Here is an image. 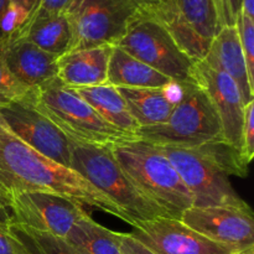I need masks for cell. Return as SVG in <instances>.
<instances>
[{
    "label": "cell",
    "instance_id": "obj_1",
    "mask_svg": "<svg viewBox=\"0 0 254 254\" xmlns=\"http://www.w3.org/2000/svg\"><path fill=\"white\" fill-rule=\"evenodd\" d=\"M24 191L60 193L84 207L111 213L127 222L113 201L76 171L55 163L24 143L0 117V210L9 213L11 198Z\"/></svg>",
    "mask_w": 254,
    "mask_h": 254
},
{
    "label": "cell",
    "instance_id": "obj_2",
    "mask_svg": "<svg viewBox=\"0 0 254 254\" xmlns=\"http://www.w3.org/2000/svg\"><path fill=\"white\" fill-rule=\"evenodd\" d=\"M69 169L113 201L126 216L127 223L131 226L135 221L173 218L136 188L113 156L111 145H93L69 139Z\"/></svg>",
    "mask_w": 254,
    "mask_h": 254
},
{
    "label": "cell",
    "instance_id": "obj_3",
    "mask_svg": "<svg viewBox=\"0 0 254 254\" xmlns=\"http://www.w3.org/2000/svg\"><path fill=\"white\" fill-rule=\"evenodd\" d=\"M111 150L136 188L170 217L180 220L181 213L192 207L190 190L160 146L134 139L113 144Z\"/></svg>",
    "mask_w": 254,
    "mask_h": 254
},
{
    "label": "cell",
    "instance_id": "obj_4",
    "mask_svg": "<svg viewBox=\"0 0 254 254\" xmlns=\"http://www.w3.org/2000/svg\"><path fill=\"white\" fill-rule=\"evenodd\" d=\"M25 99L71 140L108 146L138 139L107 123L73 88L57 77L31 89Z\"/></svg>",
    "mask_w": 254,
    "mask_h": 254
},
{
    "label": "cell",
    "instance_id": "obj_5",
    "mask_svg": "<svg viewBox=\"0 0 254 254\" xmlns=\"http://www.w3.org/2000/svg\"><path fill=\"white\" fill-rule=\"evenodd\" d=\"M179 101L169 118L158 126L139 128L136 138L160 146L195 148L225 141L220 117L195 81L180 83Z\"/></svg>",
    "mask_w": 254,
    "mask_h": 254
},
{
    "label": "cell",
    "instance_id": "obj_6",
    "mask_svg": "<svg viewBox=\"0 0 254 254\" xmlns=\"http://www.w3.org/2000/svg\"><path fill=\"white\" fill-rule=\"evenodd\" d=\"M141 9L168 30L193 62L205 59L211 41L220 31L212 0H144Z\"/></svg>",
    "mask_w": 254,
    "mask_h": 254
},
{
    "label": "cell",
    "instance_id": "obj_7",
    "mask_svg": "<svg viewBox=\"0 0 254 254\" xmlns=\"http://www.w3.org/2000/svg\"><path fill=\"white\" fill-rule=\"evenodd\" d=\"M144 0H72L66 15L72 29L69 51L116 46L141 11ZM68 51V52H69Z\"/></svg>",
    "mask_w": 254,
    "mask_h": 254
},
{
    "label": "cell",
    "instance_id": "obj_8",
    "mask_svg": "<svg viewBox=\"0 0 254 254\" xmlns=\"http://www.w3.org/2000/svg\"><path fill=\"white\" fill-rule=\"evenodd\" d=\"M116 46L168 76L175 83L193 81L195 62L179 47L168 30L143 9Z\"/></svg>",
    "mask_w": 254,
    "mask_h": 254
},
{
    "label": "cell",
    "instance_id": "obj_9",
    "mask_svg": "<svg viewBox=\"0 0 254 254\" xmlns=\"http://www.w3.org/2000/svg\"><path fill=\"white\" fill-rule=\"evenodd\" d=\"M160 148L190 190L193 206L206 207L237 205L245 201L236 192L227 174L203 151L201 146Z\"/></svg>",
    "mask_w": 254,
    "mask_h": 254
},
{
    "label": "cell",
    "instance_id": "obj_10",
    "mask_svg": "<svg viewBox=\"0 0 254 254\" xmlns=\"http://www.w3.org/2000/svg\"><path fill=\"white\" fill-rule=\"evenodd\" d=\"M10 223L66 237L72 226L87 213L71 197L46 191L16 193L9 205Z\"/></svg>",
    "mask_w": 254,
    "mask_h": 254
},
{
    "label": "cell",
    "instance_id": "obj_11",
    "mask_svg": "<svg viewBox=\"0 0 254 254\" xmlns=\"http://www.w3.org/2000/svg\"><path fill=\"white\" fill-rule=\"evenodd\" d=\"M180 221L213 242L238 251L254 247L253 211L246 201L237 205L192 206L181 213Z\"/></svg>",
    "mask_w": 254,
    "mask_h": 254
},
{
    "label": "cell",
    "instance_id": "obj_12",
    "mask_svg": "<svg viewBox=\"0 0 254 254\" xmlns=\"http://www.w3.org/2000/svg\"><path fill=\"white\" fill-rule=\"evenodd\" d=\"M0 117L24 143L55 163L69 168V139L26 99L0 106Z\"/></svg>",
    "mask_w": 254,
    "mask_h": 254
},
{
    "label": "cell",
    "instance_id": "obj_13",
    "mask_svg": "<svg viewBox=\"0 0 254 254\" xmlns=\"http://www.w3.org/2000/svg\"><path fill=\"white\" fill-rule=\"evenodd\" d=\"M131 235L159 254H238L230 246L221 245L195 232L178 218L160 217L135 221Z\"/></svg>",
    "mask_w": 254,
    "mask_h": 254
},
{
    "label": "cell",
    "instance_id": "obj_14",
    "mask_svg": "<svg viewBox=\"0 0 254 254\" xmlns=\"http://www.w3.org/2000/svg\"><path fill=\"white\" fill-rule=\"evenodd\" d=\"M192 78L215 107L225 141L240 150L245 103L237 84L222 71L208 66L203 60L193 64Z\"/></svg>",
    "mask_w": 254,
    "mask_h": 254
},
{
    "label": "cell",
    "instance_id": "obj_15",
    "mask_svg": "<svg viewBox=\"0 0 254 254\" xmlns=\"http://www.w3.org/2000/svg\"><path fill=\"white\" fill-rule=\"evenodd\" d=\"M4 59L10 73L30 89L57 77L59 57L20 37L9 35L5 39Z\"/></svg>",
    "mask_w": 254,
    "mask_h": 254
},
{
    "label": "cell",
    "instance_id": "obj_16",
    "mask_svg": "<svg viewBox=\"0 0 254 254\" xmlns=\"http://www.w3.org/2000/svg\"><path fill=\"white\" fill-rule=\"evenodd\" d=\"M203 61L233 79L240 89L245 106L254 101V86L248 77L236 25L222 27L216 34Z\"/></svg>",
    "mask_w": 254,
    "mask_h": 254
},
{
    "label": "cell",
    "instance_id": "obj_17",
    "mask_svg": "<svg viewBox=\"0 0 254 254\" xmlns=\"http://www.w3.org/2000/svg\"><path fill=\"white\" fill-rule=\"evenodd\" d=\"M111 45L74 50L57 60V78L71 88L107 83Z\"/></svg>",
    "mask_w": 254,
    "mask_h": 254
},
{
    "label": "cell",
    "instance_id": "obj_18",
    "mask_svg": "<svg viewBox=\"0 0 254 254\" xmlns=\"http://www.w3.org/2000/svg\"><path fill=\"white\" fill-rule=\"evenodd\" d=\"M126 101L129 112L140 128L164 123L180 97V83H171L158 88H129L117 87Z\"/></svg>",
    "mask_w": 254,
    "mask_h": 254
},
{
    "label": "cell",
    "instance_id": "obj_19",
    "mask_svg": "<svg viewBox=\"0 0 254 254\" xmlns=\"http://www.w3.org/2000/svg\"><path fill=\"white\" fill-rule=\"evenodd\" d=\"M10 35L26 40L57 57L68 52L72 45V29L66 12L34 17Z\"/></svg>",
    "mask_w": 254,
    "mask_h": 254
},
{
    "label": "cell",
    "instance_id": "obj_20",
    "mask_svg": "<svg viewBox=\"0 0 254 254\" xmlns=\"http://www.w3.org/2000/svg\"><path fill=\"white\" fill-rule=\"evenodd\" d=\"M107 83L129 88H158L174 83L171 78L148 66L121 47L113 46L109 59Z\"/></svg>",
    "mask_w": 254,
    "mask_h": 254
},
{
    "label": "cell",
    "instance_id": "obj_21",
    "mask_svg": "<svg viewBox=\"0 0 254 254\" xmlns=\"http://www.w3.org/2000/svg\"><path fill=\"white\" fill-rule=\"evenodd\" d=\"M107 123L126 133L136 135L139 124L129 112L128 106L117 87L104 83L99 86L73 88Z\"/></svg>",
    "mask_w": 254,
    "mask_h": 254
},
{
    "label": "cell",
    "instance_id": "obj_22",
    "mask_svg": "<svg viewBox=\"0 0 254 254\" xmlns=\"http://www.w3.org/2000/svg\"><path fill=\"white\" fill-rule=\"evenodd\" d=\"M64 238L84 254H122L117 232L99 225L88 213L72 226Z\"/></svg>",
    "mask_w": 254,
    "mask_h": 254
},
{
    "label": "cell",
    "instance_id": "obj_23",
    "mask_svg": "<svg viewBox=\"0 0 254 254\" xmlns=\"http://www.w3.org/2000/svg\"><path fill=\"white\" fill-rule=\"evenodd\" d=\"M9 230L21 243L27 254H84L64 237L22 227L15 223H9Z\"/></svg>",
    "mask_w": 254,
    "mask_h": 254
},
{
    "label": "cell",
    "instance_id": "obj_24",
    "mask_svg": "<svg viewBox=\"0 0 254 254\" xmlns=\"http://www.w3.org/2000/svg\"><path fill=\"white\" fill-rule=\"evenodd\" d=\"M6 39V37H5ZM5 39L0 40V106L22 101L31 89L22 86L11 73L4 59Z\"/></svg>",
    "mask_w": 254,
    "mask_h": 254
},
{
    "label": "cell",
    "instance_id": "obj_25",
    "mask_svg": "<svg viewBox=\"0 0 254 254\" xmlns=\"http://www.w3.org/2000/svg\"><path fill=\"white\" fill-rule=\"evenodd\" d=\"M236 27L245 56L248 77L254 86V19H251L240 11L236 19Z\"/></svg>",
    "mask_w": 254,
    "mask_h": 254
},
{
    "label": "cell",
    "instance_id": "obj_26",
    "mask_svg": "<svg viewBox=\"0 0 254 254\" xmlns=\"http://www.w3.org/2000/svg\"><path fill=\"white\" fill-rule=\"evenodd\" d=\"M240 153L242 160L250 165L254 156V101L245 106Z\"/></svg>",
    "mask_w": 254,
    "mask_h": 254
},
{
    "label": "cell",
    "instance_id": "obj_27",
    "mask_svg": "<svg viewBox=\"0 0 254 254\" xmlns=\"http://www.w3.org/2000/svg\"><path fill=\"white\" fill-rule=\"evenodd\" d=\"M41 0H10L12 32L21 27L31 17Z\"/></svg>",
    "mask_w": 254,
    "mask_h": 254
},
{
    "label": "cell",
    "instance_id": "obj_28",
    "mask_svg": "<svg viewBox=\"0 0 254 254\" xmlns=\"http://www.w3.org/2000/svg\"><path fill=\"white\" fill-rule=\"evenodd\" d=\"M218 16L220 30L225 26L236 25L240 12V0H212Z\"/></svg>",
    "mask_w": 254,
    "mask_h": 254
},
{
    "label": "cell",
    "instance_id": "obj_29",
    "mask_svg": "<svg viewBox=\"0 0 254 254\" xmlns=\"http://www.w3.org/2000/svg\"><path fill=\"white\" fill-rule=\"evenodd\" d=\"M117 240H118L122 254H159L144 245L138 238L134 237L130 232H117Z\"/></svg>",
    "mask_w": 254,
    "mask_h": 254
},
{
    "label": "cell",
    "instance_id": "obj_30",
    "mask_svg": "<svg viewBox=\"0 0 254 254\" xmlns=\"http://www.w3.org/2000/svg\"><path fill=\"white\" fill-rule=\"evenodd\" d=\"M71 2L72 0H41L29 20L34 19V17H44L51 16V15L64 14L67 11V9L69 7V5H71Z\"/></svg>",
    "mask_w": 254,
    "mask_h": 254
},
{
    "label": "cell",
    "instance_id": "obj_31",
    "mask_svg": "<svg viewBox=\"0 0 254 254\" xmlns=\"http://www.w3.org/2000/svg\"><path fill=\"white\" fill-rule=\"evenodd\" d=\"M0 254H27L21 243L10 232L9 223L0 222Z\"/></svg>",
    "mask_w": 254,
    "mask_h": 254
},
{
    "label": "cell",
    "instance_id": "obj_32",
    "mask_svg": "<svg viewBox=\"0 0 254 254\" xmlns=\"http://www.w3.org/2000/svg\"><path fill=\"white\" fill-rule=\"evenodd\" d=\"M12 32L10 0H0V40L5 39Z\"/></svg>",
    "mask_w": 254,
    "mask_h": 254
},
{
    "label": "cell",
    "instance_id": "obj_33",
    "mask_svg": "<svg viewBox=\"0 0 254 254\" xmlns=\"http://www.w3.org/2000/svg\"><path fill=\"white\" fill-rule=\"evenodd\" d=\"M240 11L254 19V0H240Z\"/></svg>",
    "mask_w": 254,
    "mask_h": 254
},
{
    "label": "cell",
    "instance_id": "obj_34",
    "mask_svg": "<svg viewBox=\"0 0 254 254\" xmlns=\"http://www.w3.org/2000/svg\"><path fill=\"white\" fill-rule=\"evenodd\" d=\"M0 222L10 223V216L5 210H0Z\"/></svg>",
    "mask_w": 254,
    "mask_h": 254
},
{
    "label": "cell",
    "instance_id": "obj_35",
    "mask_svg": "<svg viewBox=\"0 0 254 254\" xmlns=\"http://www.w3.org/2000/svg\"><path fill=\"white\" fill-rule=\"evenodd\" d=\"M238 254H254V247L247 248V250L242 251V252H240Z\"/></svg>",
    "mask_w": 254,
    "mask_h": 254
},
{
    "label": "cell",
    "instance_id": "obj_36",
    "mask_svg": "<svg viewBox=\"0 0 254 254\" xmlns=\"http://www.w3.org/2000/svg\"><path fill=\"white\" fill-rule=\"evenodd\" d=\"M148 1H159V0H148Z\"/></svg>",
    "mask_w": 254,
    "mask_h": 254
}]
</instances>
